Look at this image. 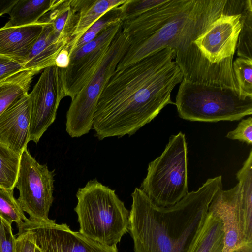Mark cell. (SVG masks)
Masks as SVG:
<instances>
[{"label":"cell","instance_id":"18","mask_svg":"<svg viewBox=\"0 0 252 252\" xmlns=\"http://www.w3.org/2000/svg\"><path fill=\"white\" fill-rule=\"evenodd\" d=\"M126 0H70L78 13V18L70 40L65 48L68 52L83 34L107 11L123 4Z\"/></svg>","mask_w":252,"mask_h":252},{"label":"cell","instance_id":"28","mask_svg":"<svg viewBox=\"0 0 252 252\" xmlns=\"http://www.w3.org/2000/svg\"><path fill=\"white\" fill-rule=\"evenodd\" d=\"M118 7L107 11L91 26L70 49L69 51V55L74 50L94 39L107 27L121 21Z\"/></svg>","mask_w":252,"mask_h":252},{"label":"cell","instance_id":"2","mask_svg":"<svg viewBox=\"0 0 252 252\" xmlns=\"http://www.w3.org/2000/svg\"><path fill=\"white\" fill-rule=\"evenodd\" d=\"M222 176L209 178L168 207L155 205L140 189L131 194L129 230L135 252H189L203 224Z\"/></svg>","mask_w":252,"mask_h":252},{"label":"cell","instance_id":"1","mask_svg":"<svg viewBox=\"0 0 252 252\" xmlns=\"http://www.w3.org/2000/svg\"><path fill=\"white\" fill-rule=\"evenodd\" d=\"M176 52L166 48L115 71L100 95L92 128L99 140L131 136L168 104L174 88L183 79Z\"/></svg>","mask_w":252,"mask_h":252},{"label":"cell","instance_id":"24","mask_svg":"<svg viewBox=\"0 0 252 252\" xmlns=\"http://www.w3.org/2000/svg\"><path fill=\"white\" fill-rule=\"evenodd\" d=\"M21 155L0 142V187L13 190L17 180Z\"/></svg>","mask_w":252,"mask_h":252},{"label":"cell","instance_id":"23","mask_svg":"<svg viewBox=\"0 0 252 252\" xmlns=\"http://www.w3.org/2000/svg\"><path fill=\"white\" fill-rule=\"evenodd\" d=\"M240 184L242 206L246 230L249 239L252 241V149L242 168L236 173Z\"/></svg>","mask_w":252,"mask_h":252},{"label":"cell","instance_id":"22","mask_svg":"<svg viewBox=\"0 0 252 252\" xmlns=\"http://www.w3.org/2000/svg\"><path fill=\"white\" fill-rule=\"evenodd\" d=\"M78 18V13L72 7L70 0H62L39 21L50 24L59 34L70 38Z\"/></svg>","mask_w":252,"mask_h":252},{"label":"cell","instance_id":"27","mask_svg":"<svg viewBox=\"0 0 252 252\" xmlns=\"http://www.w3.org/2000/svg\"><path fill=\"white\" fill-rule=\"evenodd\" d=\"M233 69L240 95L252 98V59L237 57L233 62Z\"/></svg>","mask_w":252,"mask_h":252},{"label":"cell","instance_id":"10","mask_svg":"<svg viewBox=\"0 0 252 252\" xmlns=\"http://www.w3.org/2000/svg\"><path fill=\"white\" fill-rule=\"evenodd\" d=\"M122 26V21L110 25L92 41L70 54L68 67L60 68L65 97L69 96L72 99L87 83Z\"/></svg>","mask_w":252,"mask_h":252},{"label":"cell","instance_id":"15","mask_svg":"<svg viewBox=\"0 0 252 252\" xmlns=\"http://www.w3.org/2000/svg\"><path fill=\"white\" fill-rule=\"evenodd\" d=\"M190 0L167 1L137 17L122 22V31L130 42L143 39L160 29L182 11Z\"/></svg>","mask_w":252,"mask_h":252},{"label":"cell","instance_id":"36","mask_svg":"<svg viewBox=\"0 0 252 252\" xmlns=\"http://www.w3.org/2000/svg\"><path fill=\"white\" fill-rule=\"evenodd\" d=\"M231 252H252V244L244 245Z\"/></svg>","mask_w":252,"mask_h":252},{"label":"cell","instance_id":"3","mask_svg":"<svg viewBox=\"0 0 252 252\" xmlns=\"http://www.w3.org/2000/svg\"><path fill=\"white\" fill-rule=\"evenodd\" d=\"M245 3V0H230L224 12L202 26L176 53L175 62L184 79L229 87L239 92L233 62Z\"/></svg>","mask_w":252,"mask_h":252},{"label":"cell","instance_id":"29","mask_svg":"<svg viewBox=\"0 0 252 252\" xmlns=\"http://www.w3.org/2000/svg\"><path fill=\"white\" fill-rule=\"evenodd\" d=\"M167 0H126L119 6L120 17L122 22L137 17L155 7L158 6Z\"/></svg>","mask_w":252,"mask_h":252},{"label":"cell","instance_id":"11","mask_svg":"<svg viewBox=\"0 0 252 252\" xmlns=\"http://www.w3.org/2000/svg\"><path fill=\"white\" fill-rule=\"evenodd\" d=\"M28 95L30 141L37 143L55 121L60 103L65 97L60 68L53 66L44 69Z\"/></svg>","mask_w":252,"mask_h":252},{"label":"cell","instance_id":"6","mask_svg":"<svg viewBox=\"0 0 252 252\" xmlns=\"http://www.w3.org/2000/svg\"><path fill=\"white\" fill-rule=\"evenodd\" d=\"M220 0H190L188 5L158 30L130 42L116 71L122 70L148 55L169 47L181 50L196 31L218 7Z\"/></svg>","mask_w":252,"mask_h":252},{"label":"cell","instance_id":"13","mask_svg":"<svg viewBox=\"0 0 252 252\" xmlns=\"http://www.w3.org/2000/svg\"><path fill=\"white\" fill-rule=\"evenodd\" d=\"M212 212L221 220L224 231L222 252H231L246 244H252L248 237L239 183L233 188L219 189L209 206Z\"/></svg>","mask_w":252,"mask_h":252},{"label":"cell","instance_id":"31","mask_svg":"<svg viewBox=\"0 0 252 252\" xmlns=\"http://www.w3.org/2000/svg\"><path fill=\"white\" fill-rule=\"evenodd\" d=\"M15 246L11 224L0 217V252H15Z\"/></svg>","mask_w":252,"mask_h":252},{"label":"cell","instance_id":"33","mask_svg":"<svg viewBox=\"0 0 252 252\" xmlns=\"http://www.w3.org/2000/svg\"><path fill=\"white\" fill-rule=\"evenodd\" d=\"M23 70L24 67L20 63L0 56V82Z\"/></svg>","mask_w":252,"mask_h":252},{"label":"cell","instance_id":"20","mask_svg":"<svg viewBox=\"0 0 252 252\" xmlns=\"http://www.w3.org/2000/svg\"><path fill=\"white\" fill-rule=\"evenodd\" d=\"M224 235L221 220L208 211L189 252H222Z\"/></svg>","mask_w":252,"mask_h":252},{"label":"cell","instance_id":"34","mask_svg":"<svg viewBox=\"0 0 252 252\" xmlns=\"http://www.w3.org/2000/svg\"><path fill=\"white\" fill-rule=\"evenodd\" d=\"M69 62V53L64 47L57 55L55 61V66L60 69H64L68 67Z\"/></svg>","mask_w":252,"mask_h":252},{"label":"cell","instance_id":"21","mask_svg":"<svg viewBox=\"0 0 252 252\" xmlns=\"http://www.w3.org/2000/svg\"><path fill=\"white\" fill-rule=\"evenodd\" d=\"M34 70H23L0 83V116L15 101L28 93Z\"/></svg>","mask_w":252,"mask_h":252},{"label":"cell","instance_id":"26","mask_svg":"<svg viewBox=\"0 0 252 252\" xmlns=\"http://www.w3.org/2000/svg\"><path fill=\"white\" fill-rule=\"evenodd\" d=\"M0 217L12 224L15 222L17 226L27 220L17 199L13 195V190L0 187Z\"/></svg>","mask_w":252,"mask_h":252},{"label":"cell","instance_id":"32","mask_svg":"<svg viewBox=\"0 0 252 252\" xmlns=\"http://www.w3.org/2000/svg\"><path fill=\"white\" fill-rule=\"evenodd\" d=\"M17 236L15 252H35L36 247L35 239L31 231H18Z\"/></svg>","mask_w":252,"mask_h":252},{"label":"cell","instance_id":"9","mask_svg":"<svg viewBox=\"0 0 252 252\" xmlns=\"http://www.w3.org/2000/svg\"><path fill=\"white\" fill-rule=\"evenodd\" d=\"M55 170L40 164L26 149L21 155L20 166L15 188L19 192L17 200L29 219L48 221L54 200Z\"/></svg>","mask_w":252,"mask_h":252},{"label":"cell","instance_id":"12","mask_svg":"<svg viewBox=\"0 0 252 252\" xmlns=\"http://www.w3.org/2000/svg\"><path fill=\"white\" fill-rule=\"evenodd\" d=\"M17 227L18 231L29 230L33 233L41 252H118L117 247L103 245L71 230L65 223L57 224L50 219L37 222L28 218Z\"/></svg>","mask_w":252,"mask_h":252},{"label":"cell","instance_id":"25","mask_svg":"<svg viewBox=\"0 0 252 252\" xmlns=\"http://www.w3.org/2000/svg\"><path fill=\"white\" fill-rule=\"evenodd\" d=\"M241 20L242 27L236 47L237 55L239 57L252 59V0H245L241 13Z\"/></svg>","mask_w":252,"mask_h":252},{"label":"cell","instance_id":"30","mask_svg":"<svg viewBox=\"0 0 252 252\" xmlns=\"http://www.w3.org/2000/svg\"><path fill=\"white\" fill-rule=\"evenodd\" d=\"M226 137L231 140H237L248 145L252 144V118L251 116L242 119L236 128L228 132Z\"/></svg>","mask_w":252,"mask_h":252},{"label":"cell","instance_id":"37","mask_svg":"<svg viewBox=\"0 0 252 252\" xmlns=\"http://www.w3.org/2000/svg\"><path fill=\"white\" fill-rule=\"evenodd\" d=\"M35 252H41L39 248L36 246Z\"/></svg>","mask_w":252,"mask_h":252},{"label":"cell","instance_id":"7","mask_svg":"<svg viewBox=\"0 0 252 252\" xmlns=\"http://www.w3.org/2000/svg\"><path fill=\"white\" fill-rule=\"evenodd\" d=\"M140 189L160 207L172 206L188 193L187 147L182 132L171 135L162 154L149 163Z\"/></svg>","mask_w":252,"mask_h":252},{"label":"cell","instance_id":"8","mask_svg":"<svg viewBox=\"0 0 252 252\" xmlns=\"http://www.w3.org/2000/svg\"><path fill=\"white\" fill-rule=\"evenodd\" d=\"M130 44V39L122 31V26L94 73L71 99L66 117V131L70 137H81L92 128L99 98Z\"/></svg>","mask_w":252,"mask_h":252},{"label":"cell","instance_id":"17","mask_svg":"<svg viewBox=\"0 0 252 252\" xmlns=\"http://www.w3.org/2000/svg\"><path fill=\"white\" fill-rule=\"evenodd\" d=\"M69 40V38L56 32L50 24L46 23L23 65L24 70H34L39 72L42 69L55 66L57 55Z\"/></svg>","mask_w":252,"mask_h":252},{"label":"cell","instance_id":"14","mask_svg":"<svg viewBox=\"0 0 252 252\" xmlns=\"http://www.w3.org/2000/svg\"><path fill=\"white\" fill-rule=\"evenodd\" d=\"M28 94L15 101L0 116V142L20 155L30 141Z\"/></svg>","mask_w":252,"mask_h":252},{"label":"cell","instance_id":"35","mask_svg":"<svg viewBox=\"0 0 252 252\" xmlns=\"http://www.w3.org/2000/svg\"><path fill=\"white\" fill-rule=\"evenodd\" d=\"M17 0H0V16L8 13Z\"/></svg>","mask_w":252,"mask_h":252},{"label":"cell","instance_id":"19","mask_svg":"<svg viewBox=\"0 0 252 252\" xmlns=\"http://www.w3.org/2000/svg\"><path fill=\"white\" fill-rule=\"evenodd\" d=\"M62 0H17L8 13L6 27H17L35 24Z\"/></svg>","mask_w":252,"mask_h":252},{"label":"cell","instance_id":"16","mask_svg":"<svg viewBox=\"0 0 252 252\" xmlns=\"http://www.w3.org/2000/svg\"><path fill=\"white\" fill-rule=\"evenodd\" d=\"M45 24L39 21L25 26L0 28V56L23 65Z\"/></svg>","mask_w":252,"mask_h":252},{"label":"cell","instance_id":"4","mask_svg":"<svg viewBox=\"0 0 252 252\" xmlns=\"http://www.w3.org/2000/svg\"><path fill=\"white\" fill-rule=\"evenodd\" d=\"M76 197L74 211L79 232L103 245L117 247L129 230L130 212L115 190L95 179L78 189Z\"/></svg>","mask_w":252,"mask_h":252},{"label":"cell","instance_id":"5","mask_svg":"<svg viewBox=\"0 0 252 252\" xmlns=\"http://www.w3.org/2000/svg\"><path fill=\"white\" fill-rule=\"evenodd\" d=\"M175 100L179 117L190 121H233L252 114V98H243L229 87L184 79Z\"/></svg>","mask_w":252,"mask_h":252}]
</instances>
